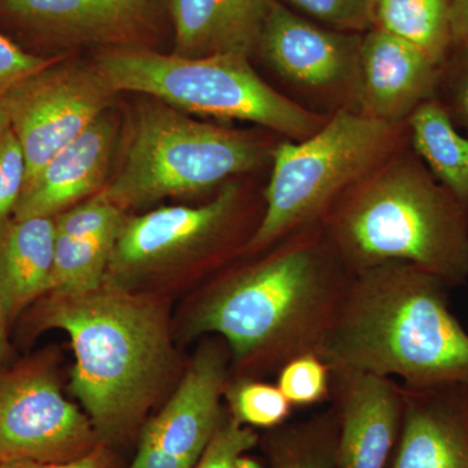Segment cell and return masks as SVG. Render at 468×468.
Listing matches in <instances>:
<instances>
[{
  "label": "cell",
  "instance_id": "obj_1",
  "mask_svg": "<svg viewBox=\"0 0 468 468\" xmlns=\"http://www.w3.org/2000/svg\"><path fill=\"white\" fill-rule=\"evenodd\" d=\"M267 250L203 292L187 334L220 335L239 371L277 375L292 359L318 354L354 273L320 223Z\"/></svg>",
  "mask_w": 468,
  "mask_h": 468
},
{
  "label": "cell",
  "instance_id": "obj_2",
  "mask_svg": "<svg viewBox=\"0 0 468 468\" xmlns=\"http://www.w3.org/2000/svg\"><path fill=\"white\" fill-rule=\"evenodd\" d=\"M448 289L402 261L354 273L318 356L331 369L399 378L409 387L468 384V332L452 313Z\"/></svg>",
  "mask_w": 468,
  "mask_h": 468
},
{
  "label": "cell",
  "instance_id": "obj_3",
  "mask_svg": "<svg viewBox=\"0 0 468 468\" xmlns=\"http://www.w3.org/2000/svg\"><path fill=\"white\" fill-rule=\"evenodd\" d=\"M42 298L34 328L69 335L76 356L70 390L101 442L119 440L138 423L171 365L165 313L109 286L79 297Z\"/></svg>",
  "mask_w": 468,
  "mask_h": 468
},
{
  "label": "cell",
  "instance_id": "obj_4",
  "mask_svg": "<svg viewBox=\"0 0 468 468\" xmlns=\"http://www.w3.org/2000/svg\"><path fill=\"white\" fill-rule=\"evenodd\" d=\"M351 272L402 261L468 282V211L417 159H388L351 186L320 221Z\"/></svg>",
  "mask_w": 468,
  "mask_h": 468
},
{
  "label": "cell",
  "instance_id": "obj_5",
  "mask_svg": "<svg viewBox=\"0 0 468 468\" xmlns=\"http://www.w3.org/2000/svg\"><path fill=\"white\" fill-rule=\"evenodd\" d=\"M92 66L116 94L140 92L181 112L254 122L291 141L325 122L268 85L246 55L183 58L126 46L103 48Z\"/></svg>",
  "mask_w": 468,
  "mask_h": 468
},
{
  "label": "cell",
  "instance_id": "obj_6",
  "mask_svg": "<svg viewBox=\"0 0 468 468\" xmlns=\"http://www.w3.org/2000/svg\"><path fill=\"white\" fill-rule=\"evenodd\" d=\"M399 128L340 110L310 137L280 144L272 153L263 215L243 248L246 254L319 224L345 192L390 158Z\"/></svg>",
  "mask_w": 468,
  "mask_h": 468
},
{
  "label": "cell",
  "instance_id": "obj_7",
  "mask_svg": "<svg viewBox=\"0 0 468 468\" xmlns=\"http://www.w3.org/2000/svg\"><path fill=\"white\" fill-rule=\"evenodd\" d=\"M266 156L250 135L198 122L153 98L138 106L122 167L101 193L122 211L196 196L260 167Z\"/></svg>",
  "mask_w": 468,
  "mask_h": 468
},
{
  "label": "cell",
  "instance_id": "obj_8",
  "mask_svg": "<svg viewBox=\"0 0 468 468\" xmlns=\"http://www.w3.org/2000/svg\"><path fill=\"white\" fill-rule=\"evenodd\" d=\"M116 92L94 66L58 61L3 94L11 129L23 147L27 181L106 111Z\"/></svg>",
  "mask_w": 468,
  "mask_h": 468
},
{
  "label": "cell",
  "instance_id": "obj_9",
  "mask_svg": "<svg viewBox=\"0 0 468 468\" xmlns=\"http://www.w3.org/2000/svg\"><path fill=\"white\" fill-rule=\"evenodd\" d=\"M98 443L90 419L64 397L50 366L33 359L0 372V463L72 461Z\"/></svg>",
  "mask_w": 468,
  "mask_h": 468
},
{
  "label": "cell",
  "instance_id": "obj_10",
  "mask_svg": "<svg viewBox=\"0 0 468 468\" xmlns=\"http://www.w3.org/2000/svg\"><path fill=\"white\" fill-rule=\"evenodd\" d=\"M239 209L241 190L229 183L198 207L177 206L125 217L103 286L124 289L172 264L211 257L233 232Z\"/></svg>",
  "mask_w": 468,
  "mask_h": 468
},
{
  "label": "cell",
  "instance_id": "obj_11",
  "mask_svg": "<svg viewBox=\"0 0 468 468\" xmlns=\"http://www.w3.org/2000/svg\"><path fill=\"white\" fill-rule=\"evenodd\" d=\"M227 345H203L165 409L144 427L132 468H196L223 423Z\"/></svg>",
  "mask_w": 468,
  "mask_h": 468
},
{
  "label": "cell",
  "instance_id": "obj_12",
  "mask_svg": "<svg viewBox=\"0 0 468 468\" xmlns=\"http://www.w3.org/2000/svg\"><path fill=\"white\" fill-rule=\"evenodd\" d=\"M163 0H0V20L27 38L58 45L138 46Z\"/></svg>",
  "mask_w": 468,
  "mask_h": 468
},
{
  "label": "cell",
  "instance_id": "obj_13",
  "mask_svg": "<svg viewBox=\"0 0 468 468\" xmlns=\"http://www.w3.org/2000/svg\"><path fill=\"white\" fill-rule=\"evenodd\" d=\"M362 34L341 32L268 0L257 48L273 70L311 90L351 91Z\"/></svg>",
  "mask_w": 468,
  "mask_h": 468
},
{
  "label": "cell",
  "instance_id": "obj_14",
  "mask_svg": "<svg viewBox=\"0 0 468 468\" xmlns=\"http://www.w3.org/2000/svg\"><path fill=\"white\" fill-rule=\"evenodd\" d=\"M338 468H387L401 433V383L354 369H331Z\"/></svg>",
  "mask_w": 468,
  "mask_h": 468
},
{
  "label": "cell",
  "instance_id": "obj_15",
  "mask_svg": "<svg viewBox=\"0 0 468 468\" xmlns=\"http://www.w3.org/2000/svg\"><path fill=\"white\" fill-rule=\"evenodd\" d=\"M441 68L424 52L384 30L362 34L351 94L363 115L402 124L440 88Z\"/></svg>",
  "mask_w": 468,
  "mask_h": 468
},
{
  "label": "cell",
  "instance_id": "obj_16",
  "mask_svg": "<svg viewBox=\"0 0 468 468\" xmlns=\"http://www.w3.org/2000/svg\"><path fill=\"white\" fill-rule=\"evenodd\" d=\"M401 385L402 427L390 468H468V384Z\"/></svg>",
  "mask_w": 468,
  "mask_h": 468
},
{
  "label": "cell",
  "instance_id": "obj_17",
  "mask_svg": "<svg viewBox=\"0 0 468 468\" xmlns=\"http://www.w3.org/2000/svg\"><path fill=\"white\" fill-rule=\"evenodd\" d=\"M119 122L112 110L101 113L73 143L58 151L27 181L14 220L55 218L106 186Z\"/></svg>",
  "mask_w": 468,
  "mask_h": 468
},
{
  "label": "cell",
  "instance_id": "obj_18",
  "mask_svg": "<svg viewBox=\"0 0 468 468\" xmlns=\"http://www.w3.org/2000/svg\"><path fill=\"white\" fill-rule=\"evenodd\" d=\"M122 209L101 192L55 217V261L46 295L79 297L103 288Z\"/></svg>",
  "mask_w": 468,
  "mask_h": 468
},
{
  "label": "cell",
  "instance_id": "obj_19",
  "mask_svg": "<svg viewBox=\"0 0 468 468\" xmlns=\"http://www.w3.org/2000/svg\"><path fill=\"white\" fill-rule=\"evenodd\" d=\"M268 0H168L175 29L172 54L250 57L257 48Z\"/></svg>",
  "mask_w": 468,
  "mask_h": 468
},
{
  "label": "cell",
  "instance_id": "obj_20",
  "mask_svg": "<svg viewBox=\"0 0 468 468\" xmlns=\"http://www.w3.org/2000/svg\"><path fill=\"white\" fill-rule=\"evenodd\" d=\"M55 218L12 220L0 236V303L9 323L50 291Z\"/></svg>",
  "mask_w": 468,
  "mask_h": 468
},
{
  "label": "cell",
  "instance_id": "obj_21",
  "mask_svg": "<svg viewBox=\"0 0 468 468\" xmlns=\"http://www.w3.org/2000/svg\"><path fill=\"white\" fill-rule=\"evenodd\" d=\"M408 124L412 144L437 181L468 211V140L458 133L441 101L421 103Z\"/></svg>",
  "mask_w": 468,
  "mask_h": 468
},
{
  "label": "cell",
  "instance_id": "obj_22",
  "mask_svg": "<svg viewBox=\"0 0 468 468\" xmlns=\"http://www.w3.org/2000/svg\"><path fill=\"white\" fill-rule=\"evenodd\" d=\"M374 27L419 48L440 68L452 48L449 0H377Z\"/></svg>",
  "mask_w": 468,
  "mask_h": 468
},
{
  "label": "cell",
  "instance_id": "obj_23",
  "mask_svg": "<svg viewBox=\"0 0 468 468\" xmlns=\"http://www.w3.org/2000/svg\"><path fill=\"white\" fill-rule=\"evenodd\" d=\"M275 430L268 441L270 468H338L334 409Z\"/></svg>",
  "mask_w": 468,
  "mask_h": 468
},
{
  "label": "cell",
  "instance_id": "obj_24",
  "mask_svg": "<svg viewBox=\"0 0 468 468\" xmlns=\"http://www.w3.org/2000/svg\"><path fill=\"white\" fill-rule=\"evenodd\" d=\"M230 418L246 427L276 428L291 415L292 406L277 385L251 378H239L229 384L226 393Z\"/></svg>",
  "mask_w": 468,
  "mask_h": 468
},
{
  "label": "cell",
  "instance_id": "obj_25",
  "mask_svg": "<svg viewBox=\"0 0 468 468\" xmlns=\"http://www.w3.org/2000/svg\"><path fill=\"white\" fill-rule=\"evenodd\" d=\"M276 385L292 408L318 405L331 397V368L318 354H304L280 369Z\"/></svg>",
  "mask_w": 468,
  "mask_h": 468
},
{
  "label": "cell",
  "instance_id": "obj_26",
  "mask_svg": "<svg viewBox=\"0 0 468 468\" xmlns=\"http://www.w3.org/2000/svg\"><path fill=\"white\" fill-rule=\"evenodd\" d=\"M301 16L341 32L366 33L374 27L377 0H279Z\"/></svg>",
  "mask_w": 468,
  "mask_h": 468
},
{
  "label": "cell",
  "instance_id": "obj_27",
  "mask_svg": "<svg viewBox=\"0 0 468 468\" xmlns=\"http://www.w3.org/2000/svg\"><path fill=\"white\" fill-rule=\"evenodd\" d=\"M27 181V160L12 129L0 137V236L12 223Z\"/></svg>",
  "mask_w": 468,
  "mask_h": 468
},
{
  "label": "cell",
  "instance_id": "obj_28",
  "mask_svg": "<svg viewBox=\"0 0 468 468\" xmlns=\"http://www.w3.org/2000/svg\"><path fill=\"white\" fill-rule=\"evenodd\" d=\"M258 435L252 428L224 419L196 468H239V460L254 448Z\"/></svg>",
  "mask_w": 468,
  "mask_h": 468
},
{
  "label": "cell",
  "instance_id": "obj_29",
  "mask_svg": "<svg viewBox=\"0 0 468 468\" xmlns=\"http://www.w3.org/2000/svg\"><path fill=\"white\" fill-rule=\"evenodd\" d=\"M446 91L443 104L452 122L468 129V45L452 48L441 67V79Z\"/></svg>",
  "mask_w": 468,
  "mask_h": 468
},
{
  "label": "cell",
  "instance_id": "obj_30",
  "mask_svg": "<svg viewBox=\"0 0 468 468\" xmlns=\"http://www.w3.org/2000/svg\"><path fill=\"white\" fill-rule=\"evenodd\" d=\"M57 60V58H46L27 51L0 33V95Z\"/></svg>",
  "mask_w": 468,
  "mask_h": 468
},
{
  "label": "cell",
  "instance_id": "obj_31",
  "mask_svg": "<svg viewBox=\"0 0 468 468\" xmlns=\"http://www.w3.org/2000/svg\"><path fill=\"white\" fill-rule=\"evenodd\" d=\"M115 461L106 443L101 442L82 457L66 462L9 461L0 463V468H113Z\"/></svg>",
  "mask_w": 468,
  "mask_h": 468
},
{
  "label": "cell",
  "instance_id": "obj_32",
  "mask_svg": "<svg viewBox=\"0 0 468 468\" xmlns=\"http://www.w3.org/2000/svg\"><path fill=\"white\" fill-rule=\"evenodd\" d=\"M452 48L468 45V0H449Z\"/></svg>",
  "mask_w": 468,
  "mask_h": 468
},
{
  "label": "cell",
  "instance_id": "obj_33",
  "mask_svg": "<svg viewBox=\"0 0 468 468\" xmlns=\"http://www.w3.org/2000/svg\"><path fill=\"white\" fill-rule=\"evenodd\" d=\"M8 325L9 322L5 318V311L0 303V363L7 358L9 354Z\"/></svg>",
  "mask_w": 468,
  "mask_h": 468
},
{
  "label": "cell",
  "instance_id": "obj_34",
  "mask_svg": "<svg viewBox=\"0 0 468 468\" xmlns=\"http://www.w3.org/2000/svg\"><path fill=\"white\" fill-rule=\"evenodd\" d=\"M11 129V120H9L7 106L5 101L0 95V137L5 133V132Z\"/></svg>",
  "mask_w": 468,
  "mask_h": 468
}]
</instances>
